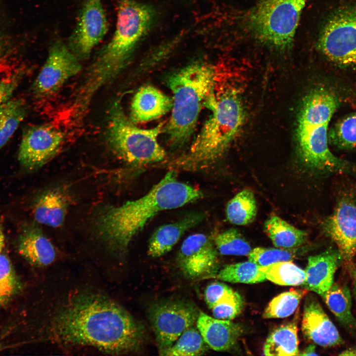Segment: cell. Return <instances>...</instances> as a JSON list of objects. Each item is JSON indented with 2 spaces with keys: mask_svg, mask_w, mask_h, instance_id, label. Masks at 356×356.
I'll list each match as a JSON object with an SVG mask.
<instances>
[{
  "mask_svg": "<svg viewBox=\"0 0 356 356\" xmlns=\"http://www.w3.org/2000/svg\"><path fill=\"white\" fill-rule=\"evenodd\" d=\"M51 340L124 354L136 350L143 328L125 309L102 293L83 290L68 296L51 314Z\"/></svg>",
  "mask_w": 356,
  "mask_h": 356,
  "instance_id": "6da1fadb",
  "label": "cell"
},
{
  "mask_svg": "<svg viewBox=\"0 0 356 356\" xmlns=\"http://www.w3.org/2000/svg\"><path fill=\"white\" fill-rule=\"evenodd\" d=\"M117 4L114 34L96 52L67 106L76 118L84 117L98 91L114 81L127 67L154 21V11L149 5L135 0H117Z\"/></svg>",
  "mask_w": 356,
  "mask_h": 356,
  "instance_id": "7a4b0ae2",
  "label": "cell"
},
{
  "mask_svg": "<svg viewBox=\"0 0 356 356\" xmlns=\"http://www.w3.org/2000/svg\"><path fill=\"white\" fill-rule=\"evenodd\" d=\"M174 170L143 196L119 206H107L96 217L95 232L112 253L123 255L134 238L160 212L201 199L199 189L178 180Z\"/></svg>",
  "mask_w": 356,
  "mask_h": 356,
  "instance_id": "3957f363",
  "label": "cell"
},
{
  "mask_svg": "<svg viewBox=\"0 0 356 356\" xmlns=\"http://www.w3.org/2000/svg\"><path fill=\"white\" fill-rule=\"evenodd\" d=\"M338 96L330 89L317 87L303 100L296 129L297 152L303 164L319 173L343 172L349 166L335 156L328 143V126L340 105Z\"/></svg>",
  "mask_w": 356,
  "mask_h": 356,
  "instance_id": "277c9868",
  "label": "cell"
},
{
  "mask_svg": "<svg viewBox=\"0 0 356 356\" xmlns=\"http://www.w3.org/2000/svg\"><path fill=\"white\" fill-rule=\"evenodd\" d=\"M206 106L212 113L188 151L176 161L178 168L195 170L213 164L222 156L244 124L245 110L235 89L220 95L214 92Z\"/></svg>",
  "mask_w": 356,
  "mask_h": 356,
  "instance_id": "5b68a950",
  "label": "cell"
},
{
  "mask_svg": "<svg viewBox=\"0 0 356 356\" xmlns=\"http://www.w3.org/2000/svg\"><path fill=\"white\" fill-rule=\"evenodd\" d=\"M215 71L212 65L197 62L168 78V85L173 95V106L165 131L174 148L184 145L193 133L202 107L214 92Z\"/></svg>",
  "mask_w": 356,
  "mask_h": 356,
  "instance_id": "8992f818",
  "label": "cell"
},
{
  "mask_svg": "<svg viewBox=\"0 0 356 356\" xmlns=\"http://www.w3.org/2000/svg\"><path fill=\"white\" fill-rule=\"evenodd\" d=\"M107 123V144L113 153L125 162L140 166L165 158L166 152L157 139L163 127L162 123L148 129L138 128L126 116L119 100L111 105Z\"/></svg>",
  "mask_w": 356,
  "mask_h": 356,
  "instance_id": "52a82bcc",
  "label": "cell"
},
{
  "mask_svg": "<svg viewBox=\"0 0 356 356\" xmlns=\"http://www.w3.org/2000/svg\"><path fill=\"white\" fill-rule=\"evenodd\" d=\"M307 0H258L247 24L255 38L277 51L292 48Z\"/></svg>",
  "mask_w": 356,
  "mask_h": 356,
  "instance_id": "ba28073f",
  "label": "cell"
},
{
  "mask_svg": "<svg viewBox=\"0 0 356 356\" xmlns=\"http://www.w3.org/2000/svg\"><path fill=\"white\" fill-rule=\"evenodd\" d=\"M317 47L337 66L356 69V6L339 8L326 21Z\"/></svg>",
  "mask_w": 356,
  "mask_h": 356,
  "instance_id": "9c48e42d",
  "label": "cell"
},
{
  "mask_svg": "<svg viewBox=\"0 0 356 356\" xmlns=\"http://www.w3.org/2000/svg\"><path fill=\"white\" fill-rule=\"evenodd\" d=\"M199 312L192 304L177 299L151 305L148 317L159 352L171 347L186 329L196 324Z\"/></svg>",
  "mask_w": 356,
  "mask_h": 356,
  "instance_id": "30bf717a",
  "label": "cell"
},
{
  "mask_svg": "<svg viewBox=\"0 0 356 356\" xmlns=\"http://www.w3.org/2000/svg\"><path fill=\"white\" fill-rule=\"evenodd\" d=\"M80 59L60 40L49 48L47 58L32 85V92L37 98L55 94L71 78L82 70Z\"/></svg>",
  "mask_w": 356,
  "mask_h": 356,
  "instance_id": "8fae6325",
  "label": "cell"
},
{
  "mask_svg": "<svg viewBox=\"0 0 356 356\" xmlns=\"http://www.w3.org/2000/svg\"><path fill=\"white\" fill-rule=\"evenodd\" d=\"M108 30L102 0H84L67 45L80 60L86 59L104 38Z\"/></svg>",
  "mask_w": 356,
  "mask_h": 356,
  "instance_id": "7c38bea8",
  "label": "cell"
},
{
  "mask_svg": "<svg viewBox=\"0 0 356 356\" xmlns=\"http://www.w3.org/2000/svg\"><path fill=\"white\" fill-rule=\"evenodd\" d=\"M64 139V132L51 124L28 126L23 132L18 159L27 170L38 169L57 153Z\"/></svg>",
  "mask_w": 356,
  "mask_h": 356,
  "instance_id": "4fadbf2b",
  "label": "cell"
},
{
  "mask_svg": "<svg viewBox=\"0 0 356 356\" xmlns=\"http://www.w3.org/2000/svg\"><path fill=\"white\" fill-rule=\"evenodd\" d=\"M218 262L214 241L203 233L193 234L185 239L177 256L180 269L192 279L212 277L218 271Z\"/></svg>",
  "mask_w": 356,
  "mask_h": 356,
  "instance_id": "5bb4252c",
  "label": "cell"
},
{
  "mask_svg": "<svg viewBox=\"0 0 356 356\" xmlns=\"http://www.w3.org/2000/svg\"><path fill=\"white\" fill-rule=\"evenodd\" d=\"M325 233L335 243L342 258L351 262L356 254V200L349 195L338 202L324 223Z\"/></svg>",
  "mask_w": 356,
  "mask_h": 356,
  "instance_id": "9a60e30c",
  "label": "cell"
},
{
  "mask_svg": "<svg viewBox=\"0 0 356 356\" xmlns=\"http://www.w3.org/2000/svg\"><path fill=\"white\" fill-rule=\"evenodd\" d=\"M302 329L306 337L322 347H333L343 343L336 327L312 295L305 299Z\"/></svg>",
  "mask_w": 356,
  "mask_h": 356,
  "instance_id": "2e32d148",
  "label": "cell"
},
{
  "mask_svg": "<svg viewBox=\"0 0 356 356\" xmlns=\"http://www.w3.org/2000/svg\"><path fill=\"white\" fill-rule=\"evenodd\" d=\"M342 259L338 250L333 249L310 256L305 270V289L323 297L333 283L334 274Z\"/></svg>",
  "mask_w": 356,
  "mask_h": 356,
  "instance_id": "e0dca14e",
  "label": "cell"
},
{
  "mask_svg": "<svg viewBox=\"0 0 356 356\" xmlns=\"http://www.w3.org/2000/svg\"><path fill=\"white\" fill-rule=\"evenodd\" d=\"M196 326L207 346L216 351L231 349L243 332L237 323L212 317L203 312H199Z\"/></svg>",
  "mask_w": 356,
  "mask_h": 356,
  "instance_id": "ac0fdd59",
  "label": "cell"
},
{
  "mask_svg": "<svg viewBox=\"0 0 356 356\" xmlns=\"http://www.w3.org/2000/svg\"><path fill=\"white\" fill-rule=\"evenodd\" d=\"M173 99L151 85L140 88L131 103L129 118L134 123L158 119L170 110Z\"/></svg>",
  "mask_w": 356,
  "mask_h": 356,
  "instance_id": "d6986e66",
  "label": "cell"
},
{
  "mask_svg": "<svg viewBox=\"0 0 356 356\" xmlns=\"http://www.w3.org/2000/svg\"><path fill=\"white\" fill-rule=\"evenodd\" d=\"M205 216V213L202 212H193L175 222L158 227L149 238L148 255L157 258L169 252L186 231L199 224Z\"/></svg>",
  "mask_w": 356,
  "mask_h": 356,
  "instance_id": "ffe728a7",
  "label": "cell"
},
{
  "mask_svg": "<svg viewBox=\"0 0 356 356\" xmlns=\"http://www.w3.org/2000/svg\"><path fill=\"white\" fill-rule=\"evenodd\" d=\"M18 251L28 262L39 267L51 264L56 257L53 244L34 225H28L22 230L18 240Z\"/></svg>",
  "mask_w": 356,
  "mask_h": 356,
  "instance_id": "44dd1931",
  "label": "cell"
},
{
  "mask_svg": "<svg viewBox=\"0 0 356 356\" xmlns=\"http://www.w3.org/2000/svg\"><path fill=\"white\" fill-rule=\"evenodd\" d=\"M68 199L60 188L48 190L42 194L34 206L33 213L36 220L52 227L61 226L64 221Z\"/></svg>",
  "mask_w": 356,
  "mask_h": 356,
  "instance_id": "7402d4cb",
  "label": "cell"
},
{
  "mask_svg": "<svg viewBox=\"0 0 356 356\" xmlns=\"http://www.w3.org/2000/svg\"><path fill=\"white\" fill-rule=\"evenodd\" d=\"M264 230L276 247L285 249L298 248L305 243L308 237L305 231L275 215L265 221Z\"/></svg>",
  "mask_w": 356,
  "mask_h": 356,
  "instance_id": "603a6c76",
  "label": "cell"
},
{
  "mask_svg": "<svg viewBox=\"0 0 356 356\" xmlns=\"http://www.w3.org/2000/svg\"><path fill=\"white\" fill-rule=\"evenodd\" d=\"M298 328L295 322L282 325L274 330L267 338L263 349L266 356L300 355Z\"/></svg>",
  "mask_w": 356,
  "mask_h": 356,
  "instance_id": "cb8c5ba5",
  "label": "cell"
},
{
  "mask_svg": "<svg viewBox=\"0 0 356 356\" xmlns=\"http://www.w3.org/2000/svg\"><path fill=\"white\" fill-rule=\"evenodd\" d=\"M327 307L340 323L349 330L356 328L352 312V298L347 286L333 283L323 296Z\"/></svg>",
  "mask_w": 356,
  "mask_h": 356,
  "instance_id": "d4e9b609",
  "label": "cell"
},
{
  "mask_svg": "<svg viewBox=\"0 0 356 356\" xmlns=\"http://www.w3.org/2000/svg\"><path fill=\"white\" fill-rule=\"evenodd\" d=\"M27 112V103L20 97L11 98L0 106V149L11 138Z\"/></svg>",
  "mask_w": 356,
  "mask_h": 356,
  "instance_id": "484cf974",
  "label": "cell"
},
{
  "mask_svg": "<svg viewBox=\"0 0 356 356\" xmlns=\"http://www.w3.org/2000/svg\"><path fill=\"white\" fill-rule=\"evenodd\" d=\"M257 204L253 192L244 189L229 201L226 206V215L231 223L244 225L252 222L257 215Z\"/></svg>",
  "mask_w": 356,
  "mask_h": 356,
  "instance_id": "4316f807",
  "label": "cell"
},
{
  "mask_svg": "<svg viewBox=\"0 0 356 356\" xmlns=\"http://www.w3.org/2000/svg\"><path fill=\"white\" fill-rule=\"evenodd\" d=\"M208 346L193 325L186 329L169 348L159 352L163 356H197L206 352Z\"/></svg>",
  "mask_w": 356,
  "mask_h": 356,
  "instance_id": "83f0119b",
  "label": "cell"
},
{
  "mask_svg": "<svg viewBox=\"0 0 356 356\" xmlns=\"http://www.w3.org/2000/svg\"><path fill=\"white\" fill-rule=\"evenodd\" d=\"M212 277L230 283L255 284L267 280L260 266L249 261L224 266Z\"/></svg>",
  "mask_w": 356,
  "mask_h": 356,
  "instance_id": "f1b7e54d",
  "label": "cell"
},
{
  "mask_svg": "<svg viewBox=\"0 0 356 356\" xmlns=\"http://www.w3.org/2000/svg\"><path fill=\"white\" fill-rule=\"evenodd\" d=\"M267 280L279 285H303L306 278L303 270L292 261L280 262L266 266H260Z\"/></svg>",
  "mask_w": 356,
  "mask_h": 356,
  "instance_id": "f546056e",
  "label": "cell"
},
{
  "mask_svg": "<svg viewBox=\"0 0 356 356\" xmlns=\"http://www.w3.org/2000/svg\"><path fill=\"white\" fill-rule=\"evenodd\" d=\"M306 289H292L274 297L266 308L263 317L265 318L287 317L294 313L300 301L306 295Z\"/></svg>",
  "mask_w": 356,
  "mask_h": 356,
  "instance_id": "4dcf8cb0",
  "label": "cell"
},
{
  "mask_svg": "<svg viewBox=\"0 0 356 356\" xmlns=\"http://www.w3.org/2000/svg\"><path fill=\"white\" fill-rule=\"evenodd\" d=\"M328 140L330 144L340 149L356 148V111L337 122L328 132Z\"/></svg>",
  "mask_w": 356,
  "mask_h": 356,
  "instance_id": "1f68e13d",
  "label": "cell"
},
{
  "mask_svg": "<svg viewBox=\"0 0 356 356\" xmlns=\"http://www.w3.org/2000/svg\"><path fill=\"white\" fill-rule=\"evenodd\" d=\"M214 243L218 252L223 255L247 256L252 250L248 242L234 228L218 234Z\"/></svg>",
  "mask_w": 356,
  "mask_h": 356,
  "instance_id": "d6a6232c",
  "label": "cell"
},
{
  "mask_svg": "<svg viewBox=\"0 0 356 356\" xmlns=\"http://www.w3.org/2000/svg\"><path fill=\"white\" fill-rule=\"evenodd\" d=\"M21 289V283L9 258L0 254V308L14 297Z\"/></svg>",
  "mask_w": 356,
  "mask_h": 356,
  "instance_id": "836d02e7",
  "label": "cell"
},
{
  "mask_svg": "<svg viewBox=\"0 0 356 356\" xmlns=\"http://www.w3.org/2000/svg\"><path fill=\"white\" fill-rule=\"evenodd\" d=\"M296 249L256 247L252 249L247 256L248 261L260 266H266L277 262L293 261L298 253Z\"/></svg>",
  "mask_w": 356,
  "mask_h": 356,
  "instance_id": "e575fe53",
  "label": "cell"
},
{
  "mask_svg": "<svg viewBox=\"0 0 356 356\" xmlns=\"http://www.w3.org/2000/svg\"><path fill=\"white\" fill-rule=\"evenodd\" d=\"M243 307V300L238 293L234 298L229 301L216 306L211 310L213 316L215 318L224 320H232L241 312Z\"/></svg>",
  "mask_w": 356,
  "mask_h": 356,
  "instance_id": "d590c367",
  "label": "cell"
},
{
  "mask_svg": "<svg viewBox=\"0 0 356 356\" xmlns=\"http://www.w3.org/2000/svg\"><path fill=\"white\" fill-rule=\"evenodd\" d=\"M24 75L23 71L20 70L0 80V106L12 98Z\"/></svg>",
  "mask_w": 356,
  "mask_h": 356,
  "instance_id": "8d00e7d4",
  "label": "cell"
},
{
  "mask_svg": "<svg viewBox=\"0 0 356 356\" xmlns=\"http://www.w3.org/2000/svg\"><path fill=\"white\" fill-rule=\"evenodd\" d=\"M230 287L221 282H214L209 284L205 290V299L210 309L222 297L232 293Z\"/></svg>",
  "mask_w": 356,
  "mask_h": 356,
  "instance_id": "74e56055",
  "label": "cell"
},
{
  "mask_svg": "<svg viewBox=\"0 0 356 356\" xmlns=\"http://www.w3.org/2000/svg\"><path fill=\"white\" fill-rule=\"evenodd\" d=\"M350 273L353 281V291L356 302V263L350 265Z\"/></svg>",
  "mask_w": 356,
  "mask_h": 356,
  "instance_id": "f35d334b",
  "label": "cell"
},
{
  "mask_svg": "<svg viewBox=\"0 0 356 356\" xmlns=\"http://www.w3.org/2000/svg\"><path fill=\"white\" fill-rule=\"evenodd\" d=\"M302 356H313L317 355L316 353L315 346L313 344H311L307 347L302 353L300 354Z\"/></svg>",
  "mask_w": 356,
  "mask_h": 356,
  "instance_id": "ab89813d",
  "label": "cell"
},
{
  "mask_svg": "<svg viewBox=\"0 0 356 356\" xmlns=\"http://www.w3.org/2000/svg\"><path fill=\"white\" fill-rule=\"evenodd\" d=\"M340 356H356V348H349L341 352Z\"/></svg>",
  "mask_w": 356,
  "mask_h": 356,
  "instance_id": "60d3db41",
  "label": "cell"
},
{
  "mask_svg": "<svg viewBox=\"0 0 356 356\" xmlns=\"http://www.w3.org/2000/svg\"><path fill=\"white\" fill-rule=\"evenodd\" d=\"M4 245V235L2 225L0 222V254L1 253L2 250Z\"/></svg>",
  "mask_w": 356,
  "mask_h": 356,
  "instance_id": "b9f144b4",
  "label": "cell"
},
{
  "mask_svg": "<svg viewBox=\"0 0 356 356\" xmlns=\"http://www.w3.org/2000/svg\"><path fill=\"white\" fill-rule=\"evenodd\" d=\"M4 51V44L3 43V41L2 39V37L0 34V60L2 57Z\"/></svg>",
  "mask_w": 356,
  "mask_h": 356,
  "instance_id": "7bdbcfd3",
  "label": "cell"
},
{
  "mask_svg": "<svg viewBox=\"0 0 356 356\" xmlns=\"http://www.w3.org/2000/svg\"><path fill=\"white\" fill-rule=\"evenodd\" d=\"M1 344H0V350L1 349Z\"/></svg>",
  "mask_w": 356,
  "mask_h": 356,
  "instance_id": "ee69618b",
  "label": "cell"
}]
</instances>
